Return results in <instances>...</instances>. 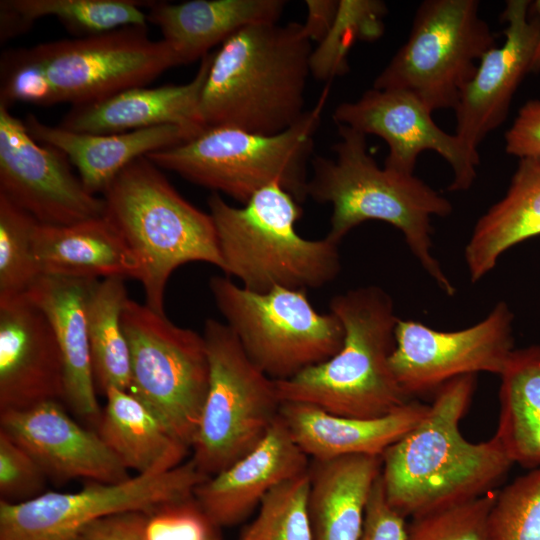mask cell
Wrapping results in <instances>:
<instances>
[{
  "label": "cell",
  "mask_w": 540,
  "mask_h": 540,
  "mask_svg": "<svg viewBox=\"0 0 540 540\" xmlns=\"http://www.w3.org/2000/svg\"><path fill=\"white\" fill-rule=\"evenodd\" d=\"M312 42L302 23L247 26L213 54L200 100L205 128L274 135L305 115Z\"/></svg>",
  "instance_id": "7a4b0ae2"
},
{
  "label": "cell",
  "mask_w": 540,
  "mask_h": 540,
  "mask_svg": "<svg viewBox=\"0 0 540 540\" xmlns=\"http://www.w3.org/2000/svg\"><path fill=\"white\" fill-rule=\"evenodd\" d=\"M24 124L34 140L62 151L76 167L85 188L95 195L103 194L136 159L198 135L177 125L114 134L79 133L44 124L33 114H27Z\"/></svg>",
  "instance_id": "cb8c5ba5"
},
{
  "label": "cell",
  "mask_w": 540,
  "mask_h": 540,
  "mask_svg": "<svg viewBox=\"0 0 540 540\" xmlns=\"http://www.w3.org/2000/svg\"><path fill=\"white\" fill-rule=\"evenodd\" d=\"M178 65L177 54L150 39L147 26L11 49L0 61V105L87 104L143 87Z\"/></svg>",
  "instance_id": "3957f363"
},
{
  "label": "cell",
  "mask_w": 540,
  "mask_h": 540,
  "mask_svg": "<svg viewBox=\"0 0 540 540\" xmlns=\"http://www.w3.org/2000/svg\"><path fill=\"white\" fill-rule=\"evenodd\" d=\"M387 7L380 0H339L334 23L327 36L313 49L310 72L329 81L349 70L348 53L358 40L374 41L384 33Z\"/></svg>",
  "instance_id": "d6a6232c"
},
{
  "label": "cell",
  "mask_w": 540,
  "mask_h": 540,
  "mask_svg": "<svg viewBox=\"0 0 540 540\" xmlns=\"http://www.w3.org/2000/svg\"><path fill=\"white\" fill-rule=\"evenodd\" d=\"M330 312L343 325L342 347L328 360L276 381L281 402L366 419L409 402L390 366L398 321L391 296L379 286L358 287L334 296Z\"/></svg>",
  "instance_id": "5b68a950"
},
{
  "label": "cell",
  "mask_w": 540,
  "mask_h": 540,
  "mask_svg": "<svg viewBox=\"0 0 540 540\" xmlns=\"http://www.w3.org/2000/svg\"><path fill=\"white\" fill-rule=\"evenodd\" d=\"M429 407L409 401L388 415L366 419L334 415L309 404L282 402L280 416L309 458L326 461L351 455L381 457L426 417Z\"/></svg>",
  "instance_id": "7402d4cb"
},
{
  "label": "cell",
  "mask_w": 540,
  "mask_h": 540,
  "mask_svg": "<svg viewBox=\"0 0 540 540\" xmlns=\"http://www.w3.org/2000/svg\"><path fill=\"white\" fill-rule=\"evenodd\" d=\"M97 433L129 470L157 475L181 465L190 448L129 391L109 388Z\"/></svg>",
  "instance_id": "f1b7e54d"
},
{
  "label": "cell",
  "mask_w": 540,
  "mask_h": 540,
  "mask_svg": "<svg viewBox=\"0 0 540 540\" xmlns=\"http://www.w3.org/2000/svg\"><path fill=\"white\" fill-rule=\"evenodd\" d=\"M207 540H223V539H222V537L220 536V534L218 532V533H216L215 535H213L212 537H210Z\"/></svg>",
  "instance_id": "ee69618b"
},
{
  "label": "cell",
  "mask_w": 540,
  "mask_h": 540,
  "mask_svg": "<svg viewBox=\"0 0 540 540\" xmlns=\"http://www.w3.org/2000/svg\"><path fill=\"white\" fill-rule=\"evenodd\" d=\"M203 337L209 386L191 460L210 477L256 448L279 417L282 402L276 381L250 360L227 324L207 319Z\"/></svg>",
  "instance_id": "9c48e42d"
},
{
  "label": "cell",
  "mask_w": 540,
  "mask_h": 540,
  "mask_svg": "<svg viewBox=\"0 0 540 540\" xmlns=\"http://www.w3.org/2000/svg\"><path fill=\"white\" fill-rule=\"evenodd\" d=\"M381 457L351 455L312 460L308 513L312 540H359Z\"/></svg>",
  "instance_id": "4316f807"
},
{
  "label": "cell",
  "mask_w": 540,
  "mask_h": 540,
  "mask_svg": "<svg viewBox=\"0 0 540 540\" xmlns=\"http://www.w3.org/2000/svg\"><path fill=\"white\" fill-rule=\"evenodd\" d=\"M213 54L210 52L201 59L197 73L188 83L133 87L72 106L58 126L79 133L114 134L177 125L199 134L206 129L199 106Z\"/></svg>",
  "instance_id": "44dd1931"
},
{
  "label": "cell",
  "mask_w": 540,
  "mask_h": 540,
  "mask_svg": "<svg viewBox=\"0 0 540 540\" xmlns=\"http://www.w3.org/2000/svg\"><path fill=\"white\" fill-rule=\"evenodd\" d=\"M309 467V457L279 415L256 448L205 479L195 488L193 497L215 526H233L244 521L273 488L307 472Z\"/></svg>",
  "instance_id": "ffe728a7"
},
{
  "label": "cell",
  "mask_w": 540,
  "mask_h": 540,
  "mask_svg": "<svg viewBox=\"0 0 540 540\" xmlns=\"http://www.w3.org/2000/svg\"><path fill=\"white\" fill-rule=\"evenodd\" d=\"M303 30L311 42L320 43L329 33L337 15L339 0H306Z\"/></svg>",
  "instance_id": "b9f144b4"
},
{
  "label": "cell",
  "mask_w": 540,
  "mask_h": 540,
  "mask_svg": "<svg viewBox=\"0 0 540 540\" xmlns=\"http://www.w3.org/2000/svg\"><path fill=\"white\" fill-rule=\"evenodd\" d=\"M146 156L126 166L102 194L104 216L140 265L146 305L164 312L167 281L179 266L207 262L223 271L213 219L184 199Z\"/></svg>",
  "instance_id": "8992f818"
},
{
  "label": "cell",
  "mask_w": 540,
  "mask_h": 540,
  "mask_svg": "<svg viewBox=\"0 0 540 540\" xmlns=\"http://www.w3.org/2000/svg\"><path fill=\"white\" fill-rule=\"evenodd\" d=\"M530 7L527 0L506 2L502 13L505 40L482 56L454 108L455 134L474 152L505 121L518 86L530 72L540 32L539 20L529 18Z\"/></svg>",
  "instance_id": "e0dca14e"
},
{
  "label": "cell",
  "mask_w": 540,
  "mask_h": 540,
  "mask_svg": "<svg viewBox=\"0 0 540 540\" xmlns=\"http://www.w3.org/2000/svg\"><path fill=\"white\" fill-rule=\"evenodd\" d=\"M59 149L34 140L24 121L0 105V194L40 224L70 225L104 216L105 201L90 193Z\"/></svg>",
  "instance_id": "9a60e30c"
},
{
  "label": "cell",
  "mask_w": 540,
  "mask_h": 540,
  "mask_svg": "<svg viewBox=\"0 0 540 540\" xmlns=\"http://www.w3.org/2000/svg\"><path fill=\"white\" fill-rule=\"evenodd\" d=\"M39 224L0 194V300L25 294L40 277L34 254Z\"/></svg>",
  "instance_id": "836d02e7"
},
{
  "label": "cell",
  "mask_w": 540,
  "mask_h": 540,
  "mask_svg": "<svg viewBox=\"0 0 540 540\" xmlns=\"http://www.w3.org/2000/svg\"><path fill=\"white\" fill-rule=\"evenodd\" d=\"M122 277L98 280L86 305L87 332L96 390H129L130 352L122 327V310L128 299Z\"/></svg>",
  "instance_id": "1f68e13d"
},
{
  "label": "cell",
  "mask_w": 540,
  "mask_h": 540,
  "mask_svg": "<svg viewBox=\"0 0 540 540\" xmlns=\"http://www.w3.org/2000/svg\"><path fill=\"white\" fill-rule=\"evenodd\" d=\"M0 430L29 452L47 477L57 481L84 478L119 483L130 478L97 431L74 421L60 401L0 412Z\"/></svg>",
  "instance_id": "d6986e66"
},
{
  "label": "cell",
  "mask_w": 540,
  "mask_h": 540,
  "mask_svg": "<svg viewBox=\"0 0 540 540\" xmlns=\"http://www.w3.org/2000/svg\"><path fill=\"white\" fill-rule=\"evenodd\" d=\"M97 281L89 277L43 274L26 292L45 313L54 330L65 370L64 403L95 427L102 409L92 372L86 305Z\"/></svg>",
  "instance_id": "603a6c76"
},
{
  "label": "cell",
  "mask_w": 540,
  "mask_h": 540,
  "mask_svg": "<svg viewBox=\"0 0 540 540\" xmlns=\"http://www.w3.org/2000/svg\"><path fill=\"white\" fill-rule=\"evenodd\" d=\"M190 459L157 475H136L119 483L90 481L74 493L44 492L18 503L0 500V540H78L97 519L125 512L146 513L193 497L207 479Z\"/></svg>",
  "instance_id": "4fadbf2b"
},
{
  "label": "cell",
  "mask_w": 540,
  "mask_h": 540,
  "mask_svg": "<svg viewBox=\"0 0 540 540\" xmlns=\"http://www.w3.org/2000/svg\"><path fill=\"white\" fill-rule=\"evenodd\" d=\"M335 158L316 156L307 195L332 205L326 237L339 244L359 224L378 220L400 230L425 272L447 295L456 289L433 255L431 218L451 214V202L414 174L380 168L367 149L366 135L338 125Z\"/></svg>",
  "instance_id": "277c9868"
},
{
  "label": "cell",
  "mask_w": 540,
  "mask_h": 540,
  "mask_svg": "<svg viewBox=\"0 0 540 540\" xmlns=\"http://www.w3.org/2000/svg\"><path fill=\"white\" fill-rule=\"evenodd\" d=\"M209 288L247 356L275 381L328 360L342 347V323L331 312H317L306 290L256 293L228 276H212Z\"/></svg>",
  "instance_id": "30bf717a"
},
{
  "label": "cell",
  "mask_w": 540,
  "mask_h": 540,
  "mask_svg": "<svg viewBox=\"0 0 540 540\" xmlns=\"http://www.w3.org/2000/svg\"><path fill=\"white\" fill-rule=\"evenodd\" d=\"M505 151L520 158H540V100L527 101L505 134Z\"/></svg>",
  "instance_id": "ab89813d"
},
{
  "label": "cell",
  "mask_w": 540,
  "mask_h": 540,
  "mask_svg": "<svg viewBox=\"0 0 540 540\" xmlns=\"http://www.w3.org/2000/svg\"><path fill=\"white\" fill-rule=\"evenodd\" d=\"M309 470L273 488L238 540H312Z\"/></svg>",
  "instance_id": "e575fe53"
},
{
  "label": "cell",
  "mask_w": 540,
  "mask_h": 540,
  "mask_svg": "<svg viewBox=\"0 0 540 540\" xmlns=\"http://www.w3.org/2000/svg\"><path fill=\"white\" fill-rule=\"evenodd\" d=\"M121 323L130 352L128 391L191 449L209 386L203 335L129 298Z\"/></svg>",
  "instance_id": "7c38bea8"
},
{
  "label": "cell",
  "mask_w": 540,
  "mask_h": 540,
  "mask_svg": "<svg viewBox=\"0 0 540 540\" xmlns=\"http://www.w3.org/2000/svg\"><path fill=\"white\" fill-rule=\"evenodd\" d=\"M490 540H540V466L497 490Z\"/></svg>",
  "instance_id": "d590c367"
},
{
  "label": "cell",
  "mask_w": 540,
  "mask_h": 540,
  "mask_svg": "<svg viewBox=\"0 0 540 540\" xmlns=\"http://www.w3.org/2000/svg\"><path fill=\"white\" fill-rule=\"evenodd\" d=\"M286 4L284 0L154 1L147 19L159 27L162 40L182 64H187L202 59L212 47L247 26L278 23Z\"/></svg>",
  "instance_id": "d4e9b609"
},
{
  "label": "cell",
  "mask_w": 540,
  "mask_h": 540,
  "mask_svg": "<svg viewBox=\"0 0 540 540\" xmlns=\"http://www.w3.org/2000/svg\"><path fill=\"white\" fill-rule=\"evenodd\" d=\"M513 323L514 315L504 301L481 321L456 331L398 318L390 356L393 374L409 398L436 392L460 376L500 375L515 349Z\"/></svg>",
  "instance_id": "5bb4252c"
},
{
  "label": "cell",
  "mask_w": 540,
  "mask_h": 540,
  "mask_svg": "<svg viewBox=\"0 0 540 540\" xmlns=\"http://www.w3.org/2000/svg\"><path fill=\"white\" fill-rule=\"evenodd\" d=\"M500 376L495 438L513 463L540 466V344L514 349Z\"/></svg>",
  "instance_id": "f546056e"
},
{
  "label": "cell",
  "mask_w": 540,
  "mask_h": 540,
  "mask_svg": "<svg viewBox=\"0 0 540 540\" xmlns=\"http://www.w3.org/2000/svg\"><path fill=\"white\" fill-rule=\"evenodd\" d=\"M154 1L136 0H1L0 40L27 32L44 16L56 17L77 38L111 32L123 27L146 26Z\"/></svg>",
  "instance_id": "4dcf8cb0"
},
{
  "label": "cell",
  "mask_w": 540,
  "mask_h": 540,
  "mask_svg": "<svg viewBox=\"0 0 540 540\" xmlns=\"http://www.w3.org/2000/svg\"><path fill=\"white\" fill-rule=\"evenodd\" d=\"M496 492L411 517L405 540H490L489 514Z\"/></svg>",
  "instance_id": "8d00e7d4"
},
{
  "label": "cell",
  "mask_w": 540,
  "mask_h": 540,
  "mask_svg": "<svg viewBox=\"0 0 540 540\" xmlns=\"http://www.w3.org/2000/svg\"><path fill=\"white\" fill-rule=\"evenodd\" d=\"M540 235V158H520L506 194L476 222L464 249L472 282L510 248Z\"/></svg>",
  "instance_id": "83f0119b"
},
{
  "label": "cell",
  "mask_w": 540,
  "mask_h": 540,
  "mask_svg": "<svg viewBox=\"0 0 540 540\" xmlns=\"http://www.w3.org/2000/svg\"><path fill=\"white\" fill-rule=\"evenodd\" d=\"M34 254L41 275L140 279V265L105 217L70 225L39 224Z\"/></svg>",
  "instance_id": "484cf974"
},
{
  "label": "cell",
  "mask_w": 540,
  "mask_h": 540,
  "mask_svg": "<svg viewBox=\"0 0 540 540\" xmlns=\"http://www.w3.org/2000/svg\"><path fill=\"white\" fill-rule=\"evenodd\" d=\"M475 387L476 375L441 386L426 417L381 456L385 496L405 518L492 491L514 464L494 436L479 443L462 436Z\"/></svg>",
  "instance_id": "6da1fadb"
},
{
  "label": "cell",
  "mask_w": 540,
  "mask_h": 540,
  "mask_svg": "<svg viewBox=\"0 0 540 540\" xmlns=\"http://www.w3.org/2000/svg\"><path fill=\"white\" fill-rule=\"evenodd\" d=\"M147 518L143 511L107 515L88 525L78 540H147Z\"/></svg>",
  "instance_id": "60d3db41"
},
{
  "label": "cell",
  "mask_w": 540,
  "mask_h": 540,
  "mask_svg": "<svg viewBox=\"0 0 540 540\" xmlns=\"http://www.w3.org/2000/svg\"><path fill=\"white\" fill-rule=\"evenodd\" d=\"M329 86L318 103L287 130L262 135L210 127L190 140L146 157L162 170L246 204L259 190L277 184L300 204L307 195V167Z\"/></svg>",
  "instance_id": "ba28073f"
},
{
  "label": "cell",
  "mask_w": 540,
  "mask_h": 540,
  "mask_svg": "<svg viewBox=\"0 0 540 540\" xmlns=\"http://www.w3.org/2000/svg\"><path fill=\"white\" fill-rule=\"evenodd\" d=\"M64 399L63 358L47 316L26 293L0 300V412Z\"/></svg>",
  "instance_id": "ac0fdd59"
},
{
  "label": "cell",
  "mask_w": 540,
  "mask_h": 540,
  "mask_svg": "<svg viewBox=\"0 0 540 540\" xmlns=\"http://www.w3.org/2000/svg\"><path fill=\"white\" fill-rule=\"evenodd\" d=\"M46 474L34 457L0 430V497L18 503L45 491Z\"/></svg>",
  "instance_id": "74e56055"
},
{
  "label": "cell",
  "mask_w": 540,
  "mask_h": 540,
  "mask_svg": "<svg viewBox=\"0 0 540 540\" xmlns=\"http://www.w3.org/2000/svg\"><path fill=\"white\" fill-rule=\"evenodd\" d=\"M406 518L387 501L381 473L371 491L359 540H405Z\"/></svg>",
  "instance_id": "f35d334b"
},
{
  "label": "cell",
  "mask_w": 540,
  "mask_h": 540,
  "mask_svg": "<svg viewBox=\"0 0 540 540\" xmlns=\"http://www.w3.org/2000/svg\"><path fill=\"white\" fill-rule=\"evenodd\" d=\"M332 117L337 126L382 138L388 146L386 168L414 174L420 153L434 151L452 169L449 191L468 190L476 179L479 153L470 150L455 133L442 130L432 111L406 91L372 87L359 99L339 104Z\"/></svg>",
  "instance_id": "2e32d148"
},
{
  "label": "cell",
  "mask_w": 540,
  "mask_h": 540,
  "mask_svg": "<svg viewBox=\"0 0 540 540\" xmlns=\"http://www.w3.org/2000/svg\"><path fill=\"white\" fill-rule=\"evenodd\" d=\"M477 0H425L406 42L378 74L373 88L406 91L432 112L454 109L496 37Z\"/></svg>",
  "instance_id": "8fae6325"
},
{
  "label": "cell",
  "mask_w": 540,
  "mask_h": 540,
  "mask_svg": "<svg viewBox=\"0 0 540 540\" xmlns=\"http://www.w3.org/2000/svg\"><path fill=\"white\" fill-rule=\"evenodd\" d=\"M531 7L534 9V11L537 14V19L540 23V0H536L531 4ZM530 71L532 72H540V32L537 40V44L535 47L534 55L532 58L531 68Z\"/></svg>",
  "instance_id": "7bdbcfd3"
},
{
  "label": "cell",
  "mask_w": 540,
  "mask_h": 540,
  "mask_svg": "<svg viewBox=\"0 0 540 540\" xmlns=\"http://www.w3.org/2000/svg\"><path fill=\"white\" fill-rule=\"evenodd\" d=\"M226 276L244 288L266 293L276 287L318 288L341 269L338 244L327 237L308 240L295 224L300 203L277 184L256 192L243 207L229 205L219 193L207 200Z\"/></svg>",
  "instance_id": "52a82bcc"
}]
</instances>
